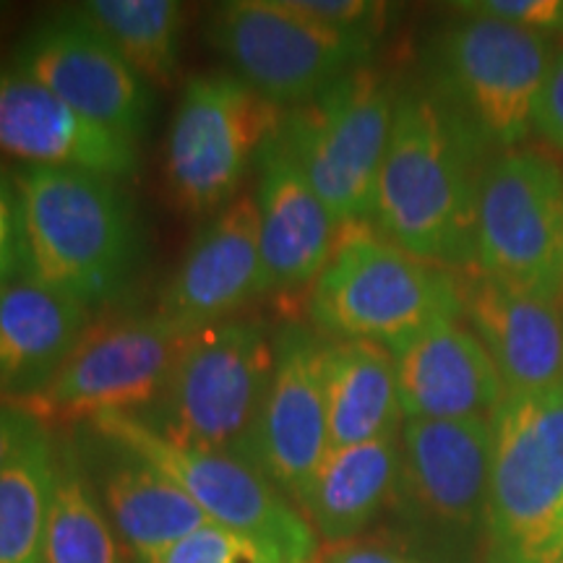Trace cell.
<instances>
[{"label":"cell","instance_id":"52a82bcc","mask_svg":"<svg viewBox=\"0 0 563 563\" xmlns=\"http://www.w3.org/2000/svg\"><path fill=\"white\" fill-rule=\"evenodd\" d=\"M490 428L483 563H561L551 530L563 506V386L506 394Z\"/></svg>","mask_w":563,"mask_h":563},{"label":"cell","instance_id":"9c48e42d","mask_svg":"<svg viewBox=\"0 0 563 563\" xmlns=\"http://www.w3.org/2000/svg\"><path fill=\"white\" fill-rule=\"evenodd\" d=\"M551 63L548 34L460 13L435 37L433 91L485 144L517 150L532 131L534 104Z\"/></svg>","mask_w":563,"mask_h":563},{"label":"cell","instance_id":"ba28073f","mask_svg":"<svg viewBox=\"0 0 563 563\" xmlns=\"http://www.w3.org/2000/svg\"><path fill=\"white\" fill-rule=\"evenodd\" d=\"M285 110L235 74L196 76L183 89L165 146L175 207L209 217L241 196L243 180L277 136Z\"/></svg>","mask_w":563,"mask_h":563},{"label":"cell","instance_id":"e0dca14e","mask_svg":"<svg viewBox=\"0 0 563 563\" xmlns=\"http://www.w3.org/2000/svg\"><path fill=\"white\" fill-rule=\"evenodd\" d=\"M0 154L112 180L133 178L141 165L136 141L87 121L16 66H0Z\"/></svg>","mask_w":563,"mask_h":563},{"label":"cell","instance_id":"8d00e7d4","mask_svg":"<svg viewBox=\"0 0 563 563\" xmlns=\"http://www.w3.org/2000/svg\"><path fill=\"white\" fill-rule=\"evenodd\" d=\"M561 282H563V277H561Z\"/></svg>","mask_w":563,"mask_h":563},{"label":"cell","instance_id":"603a6c76","mask_svg":"<svg viewBox=\"0 0 563 563\" xmlns=\"http://www.w3.org/2000/svg\"><path fill=\"white\" fill-rule=\"evenodd\" d=\"M323 397H327L329 449L355 446L399 433L397 361L384 344L323 336Z\"/></svg>","mask_w":563,"mask_h":563},{"label":"cell","instance_id":"1f68e13d","mask_svg":"<svg viewBox=\"0 0 563 563\" xmlns=\"http://www.w3.org/2000/svg\"><path fill=\"white\" fill-rule=\"evenodd\" d=\"M532 129L543 136L553 150L563 152V51L553 55L545 84L534 104Z\"/></svg>","mask_w":563,"mask_h":563},{"label":"cell","instance_id":"5bb4252c","mask_svg":"<svg viewBox=\"0 0 563 563\" xmlns=\"http://www.w3.org/2000/svg\"><path fill=\"white\" fill-rule=\"evenodd\" d=\"M13 66L118 136L139 144L150 129L152 87L76 9L34 26L16 47Z\"/></svg>","mask_w":563,"mask_h":563},{"label":"cell","instance_id":"4dcf8cb0","mask_svg":"<svg viewBox=\"0 0 563 563\" xmlns=\"http://www.w3.org/2000/svg\"><path fill=\"white\" fill-rule=\"evenodd\" d=\"M21 272H24V256H21L19 196L11 175L0 170V287L21 277Z\"/></svg>","mask_w":563,"mask_h":563},{"label":"cell","instance_id":"ac0fdd59","mask_svg":"<svg viewBox=\"0 0 563 563\" xmlns=\"http://www.w3.org/2000/svg\"><path fill=\"white\" fill-rule=\"evenodd\" d=\"M256 178L253 199L269 292L311 290L332 256L340 224L316 196L279 133L264 146Z\"/></svg>","mask_w":563,"mask_h":563},{"label":"cell","instance_id":"d4e9b609","mask_svg":"<svg viewBox=\"0 0 563 563\" xmlns=\"http://www.w3.org/2000/svg\"><path fill=\"white\" fill-rule=\"evenodd\" d=\"M76 11L112 42L150 87H173L180 68L186 5L178 0H87Z\"/></svg>","mask_w":563,"mask_h":563},{"label":"cell","instance_id":"4316f807","mask_svg":"<svg viewBox=\"0 0 563 563\" xmlns=\"http://www.w3.org/2000/svg\"><path fill=\"white\" fill-rule=\"evenodd\" d=\"M58 446L42 433L0 470V563H42Z\"/></svg>","mask_w":563,"mask_h":563},{"label":"cell","instance_id":"44dd1931","mask_svg":"<svg viewBox=\"0 0 563 563\" xmlns=\"http://www.w3.org/2000/svg\"><path fill=\"white\" fill-rule=\"evenodd\" d=\"M89 321V308L24 274L0 287V399L24 405L45 391Z\"/></svg>","mask_w":563,"mask_h":563},{"label":"cell","instance_id":"4fadbf2b","mask_svg":"<svg viewBox=\"0 0 563 563\" xmlns=\"http://www.w3.org/2000/svg\"><path fill=\"white\" fill-rule=\"evenodd\" d=\"M188 336L191 329L157 311L91 327L51 386L21 407L45 426L146 412L170 382Z\"/></svg>","mask_w":563,"mask_h":563},{"label":"cell","instance_id":"277c9868","mask_svg":"<svg viewBox=\"0 0 563 563\" xmlns=\"http://www.w3.org/2000/svg\"><path fill=\"white\" fill-rule=\"evenodd\" d=\"M490 418L402 420L394 532L426 563H475L485 551Z\"/></svg>","mask_w":563,"mask_h":563},{"label":"cell","instance_id":"8fae6325","mask_svg":"<svg viewBox=\"0 0 563 563\" xmlns=\"http://www.w3.org/2000/svg\"><path fill=\"white\" fill-rule=\"evenodd\" d=\"M91 426L112 446L141 456L178 483L209 522L249 534L292 563H313L319 555L308 519L241 456L180 446L136 415H102Z\"/></svg>","mask_w":563,"mask_h":563},{"label":"cell","instance_id":"e575fe53","mask_svg":"<svg viewBox=\"0 0 563 563\" xmlns=\"http://www.w3.org/2000/svg\"><path fill=\"white\" fill-rule=\"evenodd\" d=\"M11 19V5L9 3H0V34H3L5 24H9Z\"/></svg>","mask_w":563,"mask_h":563},{"label":"cell","instance_id":"7c38bea8","mask_svg":"<svg viewBox=\"0 0 563 563\" xmlns=\"http://www.w3.org/2000/svg\"><path fill=\"white\" fill-rule=\"evenodd\" d=\"M207 37L238 79L279 110L316 100L350 70L368 66L376 45L344 37L295 13L285 0L214 5Z\"/></svg>","mask_w":563,"mask_h":563},{"label":"cell","instance_id":"f1b7e54d","mask_svg":"<svg viewBox=\"0 0 563 563\" xmlns=\"http://www.w3.org/2000/svg\"><path fill=\"white\" fill-rule=\"evenodd\" d=\"M285 3L313 24L373 45L382 40L391 13V5L371 3V0H285Z\"/></svg>","mask_w":563,"mask_h":563},{"label":"cell","instance_id":"9a60e30c","mask_svg":"<svg viewBox=\"0 0 563 563\" xmlns=\"http://www.w3.org/2000/svg\"><path fill=\"white\" fill-rule=\"evenodd\" d=\"M323 336L313 327L285 323L274 336V373L243 460L300 504L329 454L323 397Z\"/></svg>","mask_w":563,"mask_h":563},{"label":"cell","instance_id":"8992f818","mask_svg":"<svg viewBox=\"0 0 563 563\" xmlns=\"http://www.w3.org/2000/svg\"><path fill=\"white\" fill-rule=\"evenodd\" d=\"M397 100L389 76L361 66L316 100L285 110L282 144L336 224L373 220Z\"/></svg>","mask_w":563,"mask_h":563},{"label":"cell","instance_id":"30bf717a","mask_svg":"<svg viewBox=\"0 0 563 563\" xmlns=\"http://www.w3.org/2000/svg\"><path fill=\"white\" fill-rule=\"evenodd\" d=\"M475 272L563 298V170L538 150H506L477 180Z\"/></svg>","mask_w":563,"mask_h":563},{"label":"cell","instance_id":"ffe728a7","mask_svg":"<svg viewBox=\"0 0 563 563\" xmlns=\"http://www.w3.org/2000/svg\"><path fill=\"white\" fill-rule=\"evenodd\" d=\"M394 361L405 420L490 418L506 399L496 363L462 319L428 329Z\"/></svg>","mask_w":563,"mask_h":563},{"label":"cell","instance_id":"5b68a950","mask_svg":"<svg viewBox=\"0 0 563 563\" xmlns=\"http://www.w3.org/2000/svg\"><path fill=\"white\" fill-rule=\"evenodd\" d=\"M274 373V336L264 321L207 323L188 336L165 391L136 415L180 446L245 456Z\"/></svg>","mask_w":563,"mask_h":563},{"label":"cell","instance_id":"2e32d148","mask_svg":"<svg viewBox=\"0 0 563 563\" xmlns=\"http://www.w3.org/2000/svg\"><path fill=\"white\" fill-rule=\"evenodd\" d=\"M266 292L269 282L256 199L253 194H241L196 232L159 295L157 313L194 332L207 323L232 319Z\"/></svg>","mask_w":563,"mask_h":563},{"label":"cell","instance_id":"484cf974","mask_svg":"<svg viewBox=\"0 0 563 563\" xmlns=\"http://www.w3.org/2000/svg\"><path fill=\"white\" fill-rule=\"evenodd\" d=\"M42 563H123L115 530L68 443L58 446Z\"/></svg>","mask_w":563,"mask_h":563},{"label":"cell","instance_id":"cb8c5ba5","mask_svg":"<svg viewBox=\"0 0 563 563\" xmlns=\"http://www.w3.org/2000/svg\"><path fill=\"white\" fill-rule=\"evenodd\" d=\"M100 483V501L112 530L141 563L167 551L209 522L199 504L150 462L112 446Z\"/></svg>","mask_w":563,"mask_h":563},{"label":"cell","instance_id":"7402d4cb","mask_svg":"<svg viewBox=\"0 0 563 563\" xmlns=\"http://www.w3.org/2000/svg\"><path fill=\"white\" fill-rule=\"evenodd\" d=\"M397 475L399 433L329 449L298 506L327 545L350 543L389 509Z\"/></svg>","mask_w":563,"mask_h":563},{"label":"cell","instance_id":"d590c367","mask_svg":"<svg viewBox=\"0 0 563 563\" xmlns=\"http://www.w3.org/2000/svg\"><path fill=\"white\" fill-rule=\"evenodd\" d=\"M561 386H563V382H561Z\"/></svg>","mask_w":563,"mask_h":563},{"label":"cell","instance_id":"6da1fadb","mask_svg":"<svg viewBox=\"0 0 563 563\" xmlns=\"http://www.w3.org/2000/svg\"><path fill=\"white\" fill-rule=\"evenodd\" d=\"M485 150L481 133L433 89L402 91L371 222L420 262L475 272L477 180Z\"/></svg>","mask_w":563,"mask_h":563},{"label":"cell","instance_id":"f546056e","mask_svg":"<svg viewBox=\"0 0 563 563\" xmlns=\"http://www.w3.org/2000/svg\"><path fill=\"white\" fill-rule=\"evenodd\" d=\"M456 11L477 13V16H488L540 34L563 30L561 0H475V3H460Z\"/></svg>","mask_w":563,"mask_h":563},{"label":"cell","instance_id":"d6a6232c","mask_svg":"<svg viewBox=\"0 0 563 563\" xmlns=\"http://www.w3.org/2000/svg\"><path fill=\"white\" fill-rule=\"evenodd\" d=\"M47 431V426L26 407L0 399V470L16 460L30 443Z\"/></svg>","mask_w":563,"mask_h":563},{"label":"cell","instance_id":"7a4b0ae2","mask_svg":"<svg viewBox=\"0 0 563 563\" xmlns=\"http://www.w3.org/2000/svg\"><path fill=\"white\" fill-rule=\"evenodd\" d=\"M24 277L81 302L108 306L131 285L144 235L121 180L63 167H19Z\"/></svg>","mask_w":563,"mask_h":563},{"label":"cell","instance_id":"836d02e7","mask_svg":"<svg viewBox=\"0 0 563 563\" xmlns=\"http://www.w3.org/2000/svg\"><path fill=\"white\" fill-rule=\"evenodd\" d=\"M313 563H426L415 555H405L391 548L376 543H361V540H350V543L327 545V551L316 555Z\"/></svg>","mask_w":563,"mask_h":563},{"label":"cell","instance_id":"83f0119b","mask_svg":"<svg viewBox=\"0 0 563 563\" xmlns=\"http://www.w3.org/2000/svg\"><path fill=\"white\" fill-rule=\"evenodd\" d=\"M146 563H292L269 545L228 527L207 522Z\"/></svg>","mask_w":563,"mask_h":563},{"label":"cell","instance_id":"74e56055","mask_svg":"<svg viewBox=\"0 0 563 563\" xmlns=\"http://www.w3.org/2000/svg\"><path fill=\"white\" fill-rule=\"evenodd\" d=\"M561 563H563V561H561Z\"/></svg>","mask_w":563,"mask_h":563},{"label":"cell","instance_id":"3957f363","mask_svg":"<svg viewBox=\"0 0 563 563\" xmlns=\"http://www.w3.org/2000/svg\"><path fill=\"white\" fill-rule=\"evenodd\" d=\"M462 316V279L410 256L373 222L340 224L332 256L308 290V319L321 336L391 352Z\"/></svg>","mask_w":563,"mask_h":563},{"label":"cell","instance_id":"d6986e66","mask_svg":"<svg viewBox=\"0 0 563 563\" xmlns=\"http://www.w3.org/2000/svg\"><path fill=\"white\" fill-rule=\"evenodd\" d=\"M464 319L496 363L506 394L559 389L563 382V308L498 285L477 272L462 277Z\"/></svg>","mask_w":563,"mask_h":563}]
</instances>
